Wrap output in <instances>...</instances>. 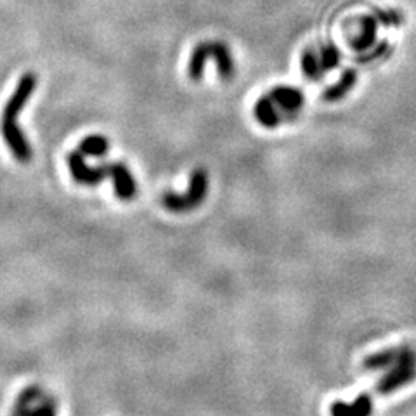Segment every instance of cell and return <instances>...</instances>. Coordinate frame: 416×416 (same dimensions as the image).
<instances>
[{
	"label": "cell",
	"mask_w": 416,
	"mask_h": 416,
	"mask_svg": "<svg viewBox=\"0 0 416 416\" xmlns=\"http://www.w3.org/2000/svg\"><path fill=\"white\" fill-rule=\"evenodd\" d=\"M37 89V77L33 73H25L18 82V87L12 92L9 101L5 102L4 111H2V118H0V132L4 137L5 144L11 150L12 157L21 163L32 160L33 151L30 146L28 139H26L25 132L19 128L18 117L21 113L23 108L26 106V102L33 95Z\"/></svg>",
	"instance_id": "cell-1"
},
{
	"label": "cell",
	"mask_w": 416,
	"mask_h": 416,
	"mask_svg": "<svg viewBox=\"0 0 416 416\" xmlns=\"http://www.w3.org/2000/svg\"><path fill=\"white\" fill-rule=\"evenodd\" d=\"M208 194V174L203 168L191 172L189 186L184 193L165 191L161 194V205L167 212L186 213L200 207Z\"/></svg>",
	"instance_id": "cell-2"
},
{
	"label": "cell",
	"mask_w": 416,
	"mask_h": 416,
	"mask_svg": "<svg viewBox=\"0 0 416 416\" xmlns=\"http://www.w3.org/2000/svg\"><path fill=\"white\" fill-rule=\"evenodd\" d=\"M66 165H68V170L75 183L80 184V186L94 187L108 179L104 165L92 167L87 163V157H84L78 150L69 151L68 157H66Z\"/></svg>",
	"instance_id": "cell-3"
},
{
	"label": "cell",
	"mask_w": 416,
	"mask_h": 416,
	"mask_svg": "<svg viewBox=\"0 0 416 416\" xmlns=\"http://www.w3.org/2000/svg\"><path fill=\"white\" fill-rule=\"evenodd\" d=\"M416 378V359H408V361H399L392 368L387 369L382 378L376 384V392L382 395L394 394L404 385L411 384Z\"/></svg>",
	"instance_id": "cell-4"
},
{
	"label": "cell",
	"mask_w": 416,
	"mask_h": 416,
	"mask_svg": "<svg viewBox=\"0 0 416 416\" xmlns=\"http://www.w3.org/2000/svg\"><path fill=\"white\" fill-rule=\"evenodd\" d=\"M267 95H269L274 101V104L279 108L283 120L286 122L295 120L297 115H299L300 110L303 108V102H305L302 91L297 87H290V85H277V87L270 89Z\"/></svg>",
	"instance_id": "cell-5"
},
{
	"label": "cell",
	"mask_w": 416,
	"mask_h": 416,
	"mask_svg": "<svg viewBox=\"0 0 416 416\" xmlns=\"http://www.w3.org/2000/svg\"><path fill=\"white\" fill-rule=\"evenodd\" d=\"M104 165L106 176L110 177L113 183L115 194L118 200L122 201H130L137 196V183H135L134 176H132L130 168L122 161H110Z\"/></svg>",
	"instance_id": "cell-6"
},
{
	"label": "cell",
	"mask_w": 416,
	"mask_h": 416,
	"mask_svg": "<svg viewBox=\"0 0 416 416\" xmlns=\"http://www.w3.org/2000/svg\"><path fill=\"white\" fill-rule=\"evenodd\" d=\"M411 345H399L392 347V349H384V351H378L375 354H369L362 361V368L366 371H387L389 368L397 365L401 359H404L411 352Z\"/></svg>",
	"instance_id": "cell-7"
},
{
	"label": "cell",
	"mask_w": 416,
	"mask_h": 416,
	"mask_svg": "<svg viewBox=\"0 0 416 416\" xmlns=\"http://www.w3.org/2000/svg\"><path fill=\"white\" fill-rule=\"evenodd\" d=\"M207 51L208 59L216 61L219 77L222 80H231L236 73V62H234L229 47L222 41H207Z\"/></svg>",
	"instance_id": "cell-8"
},
{
	"label": "cell",
	"mask_w": 416,
	"mask_h": 416,
	"mask_svg": "<svg viewBox=\"0 0 416 416\" xmlns=\"http://www.w3.org/2000/svg\"><path fill=\"white\" fill-rule=\"evenodd\" d=\"M378 37V21L373 14H366L359 19V33L351 38V47L358 52H366L375 47Z\"/></svg>",
	"instance_id": "cell-9"
},
{
	"label": "cell",
	"mask_w": 416,
	"mask_h": 416,
	"mask_svg": "<svg viewBox=\"0 0 416 416\" xmlns=\"http://www.w3.org/2000/svg\"><path fill=\"white\" fill-rule=\"evenodd\" d=\"M375 411V404L369 394H361L347 404L345 401H335L330 406L332 416H371Z\"/></svg>",
	"instance_id": "cell-10"
},
{
	"label": "cell",
	"mask_w": 416,
	"mask_h": 416,
	"mask_svg": "<svg viewBox=\"0 0 416 416\" xmlns=\"http://www.w3.org/2000/svg\"><path fill=\"white\" fill-rule=\"evenodd\" d=\"M253 117L266 128H277L283 122L281 111L267 94L257 99L255 106H253Z\"/></svg>",
	"instance_id": "cell-11"
},
{
	"label": "cell",
	"mask_w": 416,
	"mask_h": 416,
	"mask_svg": "<svg viewBox=\"0 0 416 416\" xmlns=\"http://www.w3.org/2000/svg\"><path fill=\"white\" fill-rule=\"evenodd\" d=\"M356 84H358V71H356L354 68H345L342 71V75H340L338 82L323 92V99H325L326 102L342 101V99L356 87Z\"/></svg>",
	"instance_id": "cell-12"
},
{
	"label": "cell",
	"mask_w": 416,
	"mask_h": 416,
	"mask_svg": "<svg viewBox=\"0 0 416 416\" xmlns=\"http://www.w3.org/2000/svg\"><path fill=\"white\" fill-rule=\"evenodd\" d=\"M78 151L87 158H104L110 151V141L102 134H89L80 141Z\"/></svg>",
	"instance_id": "cell-13"
},
{
	"label": "cell",
	"mask_w": 416,
	"mask_h": 416,
	"mask_svg": "<svg viewBox=\"0 0 416 416\" xmlns=\"http://www.w3.org/2000/svg\"><path fill=\"white\" fill-rule=\"evenodd\" d=\"M300 69H302L303 77L309 80H321L325 77V69H323L321 59H319V52L314 49H303L302 56H300Z\"/></svg>",
	"instance_id": "cell-14"
},
{
	"label": "cell",
	"mask_w": 416,
	"mask_h": 416,
	"mask_svg": "<svg viewBox=\"0 0 416 416\" xmlns=\"http://www.w3.org/2000/svg\"><path fill=\"white\" fill-rule=\"evenodd\" d=\"M208 61V51H207V41L200 42L196 47L191 52L189 62H187V75H189L191 80L198 82L201 80L205 73V65Z\"/></svg>",
	"instance_id": "cell-15"
},
{
	"label": "cell",
	"mask_w": 416,
	"mask_h": 416,
	"mask_svg": "<svg viewBox=\"0 0 416 416\" xmlns=\"http://www.w3.org/2000/svg\"><path fill=\"white\" fill-rule=\"evenodd\" d=\"M11 416H58V404L52 397L44 395L37 404H33L32 408H12Z\"/></svg>",
	"instance_id": "cell-16"
},
{
	"label": "cell",
	"mask_w": 416,
	"mask_h": 416,
	"mask_svg": "<svg viewBox=\"0 0 416 416\" xmlns=\"http://www.w3.org/2000/svg\"><path fill=\"white\" fill-rule=\"evenodd\" d=\"M319 59H321L323 69L328 73V71H332V69H335L340 65L342 52H340V49L335 44H323L319 47Z\"/></svg>",
	"instance_id": "cell-17"
},
{
	"label": "cell",
	"mask_w": 416,
	"mask_h": 416,
	"mask_svg": "<svg viewBox=\"0 0 416 416\" xmlns=\"http://www.w3.org/2000/svg\"><path fill=\"white\" fill-rule=\"evenodd\" d=\"M44 395H45V392L42 391L38 385H28V387L23 389V391L19 392L18 399H16V402H14V408H18V409L32 408V406L37 404V402L41 401Z\"/></svg>",
	"instance_id": "cell-18"
},
{
	"label": "cell",
	"mask_w": 416,
	"mask_h": 416,
	"mask_svg": "<svg viewBox=\"0 0 416 416\" xmlns=\"http://www.w3.org/2000/svg\"><path fill=\"white\" fill-rule=\"evenodd\" d=\"M373 16L376 18L378 25L384 26H401L406 21L404 14L401 11H395V9H375Z\"/></svg>",
	"instance_id": "cell-19"
},
{
	"label": "cell",
	"mask_w": 416,
	"mask_h": 416,
	"mask_svg": "<svg viewBox=\"0 0 416 416\" xmlns=\"http://www.w3.org/2000/svg\"><path fill=\"white\" fill-rule=\"evenodd\" d=\"M391 52H392V45L389 44L387 41L378 42V44H375V49H373L371 52H368V54L365 56H358V62H361V65H369V62L376 61V59L387 58Z\"/></svg>",
	"instance_id": "cell-20"
}]
</instances>
